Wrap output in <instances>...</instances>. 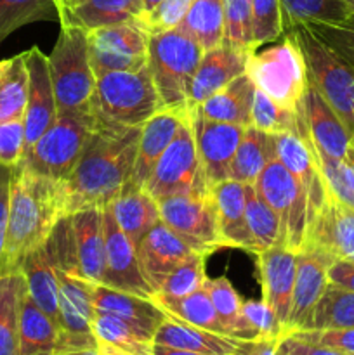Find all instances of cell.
Segmentation results:
<instances>
[{
	"instance_id": "49",
	"label": "cell",
	"mask_w": 354,
	"mask_h": 355,
	"mask_svg": "<svg viewBox=\"0 0 354 355\" xmlns=\"http://www.w3.org/2000/svg\"><path fill=\"white\" fill-rule=\"evenodd\" d=\"M252 33L257 49L285 35L280 0H252Z\"/></svg>"
},
{
	"instance_id": "11",
	"label": "cell",
	"mask_w": 354,
	"mask_h": 355,
	"mask_svg": "<svg viewBox=\"0 0 354 355\" xmlns=\"http://www.w3.org/2000/svg\"><path fill=\"white\" fill-rule=\"evenodd\" d=\"M160 218L194 253L208 257L226 248L219 231L217 210L208 194H177L156 201Z\"/></svg>"
},
{
	"instance_id": "19",
	"label": "cell",
	"mask_w": 354,
	"mask_h": 355,
	"mask_svg": "<svg viewBox=\"0 0 354 355\" xmlns=\"http://www.w3.org/2000/svg\"><path fill=\"white\" fill-rule=\"evenodd\" d=\"M297 253L287 245H274L260 252L257 257L262 300L273 309L276 318L287 335L288 315L294 295L295 269H297Z\"/></svg>"
},
{
	"instance_id": "20",
	"label": "cell",
	"mask_w": 354,
	"mask_h": 355,
	"mask_svg": "<svg viewBox=\"0 0 354 355\" xmlns=\"http://www.w3.org/2000/svg\"><path fill=\"white\" fill-rule=\"evenodd\" d=\"M135 250L141 272L153 293L160 290L163 281L177 266L194 253L162 220L141 239Z\"/></svg>"
},
{
	"instance_id": "60",
	"label": "cell",
	"mask_w": 354,
	"mask_h": 355,
	"mask_svg": "<svg viewBox=\"0 0 354 355\" xmlns=\"http://www.w3.org/2000/svg\"><path fill=\"white\" fill-rule=\"evenodd\" d=\"M97 349H99L101 355H132V354L124 352V350L120 349H115V347L108 345V343H103V342H97Z\"/></svg>"
},
{
	"instance_id": "25",
	"label": "cell",
	"mask_w": 354,
	"mask_h": 355,
	"mask_svg": "<svg viewBox=\"0 0 354 355\" xmlns=\"http://www.w3.org/2000/svg\"><path fill=\"white\" fill-rule=\"evenodd\" d=\"M246 59L248 58L245 54L224 44L203 52L196 73L191 80L187 104L200 106L236 76L243 75L246 69Z\"/></svg>"
},
{
	"instance_id": "32",
	"label": "cell",
	"mask_w": 354,
	"mask_h": 355,
	"mask_svg": "<svg viewBox=\"0 0 354 355\" xmlns=\"http://www.w3.org/2000/svg\"><path fill=\"white\" fill-rule=\"evenodd\" d=\"M56 347L58 326L24 290L19 309V355H56Z\"/></svg>"
},
{
	"instance_id": "17",
	"label": "cell",
	"mask_w": 354,
	"mask_h": 355,
	"mask_svg": "<svg viewBox=\"0 0 354 355\" xmlns=\"http://www.w3.org/2000/svg\"><path fill=\"white\" fill-rule=\"evenodd\" d=\"M28 68V103L24 113V153L42 137L58 116L49 55L37 45L24 51Z\"/></svg>"
},
{
	"instance_id": "31",
	"label": "cell",
	"mask_w": 354,
	"mask_h": 355,
	"mask_svg": "<svg viewBox=\"0 0 354 355\" xmlns=\"http://www.w3.org/2000/svg\"><path fill=\"white\" fill-rule=\"evenodd\" d=\"M253 96H255V85L250 76L243 73L198 107L208 120L250 127Z\"/></svg>"
},
{
	"instance_id": "30",
	"label": "cell",
	"mask_w": 354,
	"mask_h": 355,
	"mask_svg": "<svg viewBox=\"0 0 354 355\" xmlns=\"http://www.w3.org/2000/svg\"><path fill=\"white\" fill-rule=\"evenodd\" d=\"M106 208L134 246L162 220L155 198L132 184H127Z\"/></svg>"
},
{
	"instance_id": "14",
	"label": "cell",
	"mask_w": 354,
	"mask_h": 355,
	"mask_svg": "<svg viewBox=\"0 0 354 355\" xmlns=\"http://www.w3.org/2000/svg\"><path fill=\"white\" fill-rule=\"evenodd\" d=\"M191 107L194 142L208 187L229 179L233 158L246 127L208 120L198 106Z\"/></svg>"
},
{
	"instance_id": "51",
	"label": "cell",
	"mask_w": 354,
	"mask_h": 355,
	"mask_svg": "<svg viewBox=\"0 0 354 355\" xmlns=\"http://www.w3.org/2000/svg\"><path fill=\"white\" fill-rule=\"evenodd\" d=\"M242 312L245 321L248 322L257 333L259 338L280 340L285 336V329L280 319L273 312V309L260 298V300H245L242 305Z\"/></svg>"
},
{
	"instance_id": "63",
	"label": "cell",
	"mask_w": 354,
	"mask_h": 355,
	"mask_svg": "<svg viewBox=\"0 0 354 355\" xmlns=\"http://www.w3.org/2000/svg\"><path fill=\"white\" fill-rule=\"evenodd\" d=\"M346 2H347V6H349L351 14H353V16H354V0H346Z\"/></svg>"
},
{
	"instance_id": "56",
	"label": "cell",
	"mask_w": 354,
	"mask_h": 355,
	"mask_svg": "<svg viewBox=\"0 0 354 355\" xmlns=\"http://www.w3.org/2000/svg\"><path fill=\"white\" fill-rule=\"evenodd\" d=\"M328 279L330 283L354 291V262H351V260L332 262V266L328 267Z\"/></svg>"
},
{
	"instance_id": "13",
	"label": "cell",
	"mask_w": 354,
	"mask_h": 355,
	"mask_svg": "<svg viewBox=\"0 0 354 355\" xmlns=\"http://www.w3.org/2000/svg\"><path fill=\"white\" fill-rule=\"evenodd\" d=\"M274 139V151L278 159L283 163L285 168L297 179L302 189L307 196V222L311 224L312 218L318 215L328 198V187L323 179L321 168L316 159L314 148H312L311 137L305 128L304 118L301 113L298 121V132H287V134H276ZM307 224V227H309Z\"/></svg>"
},
{
	"instance_id": "10",
	"label": "cell",
	"mask_w": 354,
	"mask_h": 355,
	"mask_svg": "<svg viewBox=\"0 0 354 355\" xmlns=\"http://www.w3.org/2000/svg\"><path fill=\"white\" fill-rule=\"evenodd\" d=\"M255 193L278 215L281 225L280 245L301 252L307 234V196L278 156L269 159L253 184Z\"/></svg>"
},
{
	"instance_id": "4",
	"label": "cell",
	"mask_w": 354,
	"mask_h": 355,
	"mask_svg": "<svg viewBox=\"0 0 354 355\" xmlns=\"http://www.w3.org/2000/svg\"><path fill=\"white\" fill-rule=\"evenodd\" d=\"M58 113L90 110L96 92V75L89 52V35L75 24H61L49 55Z\"/></svg>"
},
{
	"instance_id": "6",
	"label": "cell",
	"mask_w": 354,
	"mask_h": 355,
	"mask_svg": "<svg viewBox=\"0 0 354 355\" xmlns=\"http://www.w3.org/2000/svg\"><path fill=\"white\" fill-rule=\"evenodd\" d=\"M97 125L94 107L58 113L54 123L23 155L21 163L56 180H66L78 163Z\"/></svg>"
},
{
	"instance_id": "22",
	"label": "cell",
	"mask_w": 354,
	"mask_h": 355,
	"mask_svg": "<svg viewBox=\"0 0 354 355\" xmlns=\"http://www.w3.org/2000/svg\"><path fill=\"white\" fill-rule=\"evenodd\" d=\"M189 116V106L162 107L142 125L137 146V156H135L134 170H132V177L128 184L142 187L144 180L151 173L153 166L156 165L163 151L169 148L172 139L176 137L177 130L180 128V125Z\"/></svg>"
},
{
	"instance_id": "12",
	"label": "cell",
	"mask_w": 354,
	"mask_h": 355,
	"mask_svg": "<svg viewBox=\"0 0 354 355\" xmlns=\"http://www.w3.org/2000/svg\"><path fill=\"white\" fill-rule=\"evenodd\" d=\"M59 279V318L56 354L73 350L97 349L92 331L94 283L76 274L65 272L58 267Z\"/></svg>"
},
{
	"instance_id": "5",
	"label": "cell",
	"mask_w": 354,
	"mask_h": 355,
	"mask_svg": "<svg viewBox=\"0 0 354 355\" xmlns=\"http://www.w3.org/2000/svg\"><path fill=\"white\" fill-rule=\"evenodd\" d=\"M245 73L255 89L294 111L298 110L309 87L307 64L294 30L285 31V37L274 45L250 54Z\"/></svg>"
},
{
	"instance_id": "33",
	"label": "cell",
	"mask_w": 354,
	"mask_h": 355,
	"mask_svg": "<svg viewBox=\"0 0 354 355\" xmlns=\"http://www.w3.org/2000/svg\"><path fill=\"white\" fill-rule=\"evenodd\" d=\"M151 300L162 311H165L167 314L179 319V321L196 326V328L207 329V331L229 336L228 329L219 319L214 304H212L205 288L191 295H186V297H169V295L163 293H153Z\"/></svg>"
},
{
	"instance_id": "37",
	"label": "cell",
	"mask_w": 354,
	"mask_h": 355,
	"mask_svg": "<svg viewBox=\"0 0 354 355\" xmlns=\"http://www.w3.org/2000/svg\"><path fill=\"white\" fill-rule=\"evenodd\" d=\"M203 288L207 290L215 312H217L219 319L228 329L229 336L236 340L259 338L252 326L243 318V300L239 298L238 291L235 290V286H233L228 277H215V279H208L207 277Z\"/></svg>"
},
{
	"instance_id": "40",
	"label": "cell",
	"mask_w": 354,
	"mask_h": 355,
	"mask_svg": "<svg viewBox=\"0 0 354 355\" xmlns=\"http://www.w3.org/2000/svg\"><path fill=\"white\" fill-rule=\"evenodd\" d=\"M62 0H0V44L37 21H59Z\"/></svg>"
},
{
	"instance_id": "8",
	"label": "cell",
	"mask_w": 354,
	"mask_h": 355,
	"mask_svg": "<svg viewBox=\"0 0 354 355\" xmlns=\"http://www.w3.org/2000/svg\"><path fill=\"white\" fill-rule=\"evenodd\" d=\"M92 107L97 114L125 127H142L162 110L149 68L111 71L96 76Z\"/></svg>"
},
{
	"instance_id": "42",
	"label": "cell",
	"mask_w": 354,
	"mask_h": 355,
	"mask_svg": "<svg viewBox=\"0 0 354 355\" xmlns=\"http://www.w3.org/2000/svg\"><path fill=\"white\" fill-rule=\"evenodd\" d=\"M354 328V291L328 283L312 312L309 329Z\"/></svg>"
},
{
	"instance_id": "50",
	"label": "cell",
	"mask_w": 354,
	"mask_h": 355,
	"mask_svg": "<svg viewBox=\"0 0 354 355\" xmlns=\"http://www.w3.org/2000/svg\"><path fill=\"white\" fill-rule=\"evenodd\" d=\"M307 26L354 68V16L344 23H311Z\"/></svg>"
},
{
	"instance_id": "58",
	"label": "cell",
	"mask_w": 354,
	"mask_h": 355,
	"mask_svg": "<svg viewBox=\"0 0 354 355\" xmlns=\"http://www.w3.org/2000/svg\"><path fill=\"white\" fill-rule=\"evenodd\" d=\"M7 210H9V175H0V259H2L3 245H6Z\"/></svg>"
},
{
	"instance_id": "62",
	"label": "cell",
	"mask_w": 354,
	"mask_h": 355,
	"mask_svg": "<svg viewBox=\"0 0 354 355\" xmlns=\"http://www.w3.org/2000/svg\"><path fill=\"white\" fill-rule=\"evenodd\" d=\"M56 355H101L99 349H85V350H73V352H62Z\"/></svg>"
},
{
	"instance_id": "28",
	"label": "cell",
	"mask_w": 354,
	"mask_h": 355,
	"mask_svg": "<svg viewBox=\"0 0 354 355\" xmlns=\"http://www.w3.org/2000/svg\"><path fill=\"white\" fill-rule=\"evenodd\" d=\"M26 281V290L31 300L56 322L59 318V279L58 262L51 243L33 250L23 259L19 266Z\"/></svg>"
},
{
	"instance_id": "48",
	"label": "cell",
	"mask_w": 354,
	"mask_h": 355,
	"mask_svg": "<svg viewBox=\"0 0 354 355\" xmlns=\"http://www.w3.org/2000/svg\"><path fill=\"white\" fill-rule=\"evenodd\" d=\"M312 142V141H311ZM314 148V144H312ZM316 159L321 168L323 179H325L326 187L330 193L342 201L346 207L353 208L354 210V168L347 162L342 159L330 158V156L323 155L318 149L314 148Z\"/></svg>"
},
{
	"instance_id": "2",
	"label": "cell",
	"mask_w": 354,
	"mask_h": 355,
	"mask_svg": "<svg viewBox=\"0 0 354 355\" xmlns=\"http://www.w3.org/2000/svg\"><path fill=\"white\" fill-rule=\"evenodd\" d=\"M62 217H68L62 180L42 175L21 162L10 168L7 232L0 274L17 272L24 257L49 241Z\"/></svg>"
},
{
	"instance_id": "7",
	"label": "cell",
	"mask_w": 354,
	"mask_h": 355,
	"mask_svg": "<svg viewBox=\"0 0 354 355\" xmlns=\"http://www.w3.org/2000/svg\"><path fill=\"white\" fill-rule=\"evenodd\" d=\"M307 64L309 82L325 97L354 139V68L316 37L307 24L292 28Z\"/></svg>"
},
{
	"instance_id": "53",
	"label": "cell",
	"mask_w": 354,
	"mask_h": 355,
	"mask_svg": "<svg viewBox=\"0 0 354 355\" xmlns=\"http://www.w3.org/2000/svg\"><path fill=\"white\" fill-rule=\"evenodd\" d=\"M24 155V120L0 123V166L14 168Z\"/></svg>"
},
{
	"instance_id": "52",
	"label": "cell",
	"mask_w": 354,
	"mask_h": 355,
	"mask_svg": "<svg viewBox=\"0 0 354 355\" xmlns=\"http://www.w3.org/2000/svg\"><path fill=\"white\" fill-rule=\"evenodd\" d=\"M194 0H163L153 12L144 17V28L153 33H162V31L172 30L180 24L187 10L191 9Z\"/></svg>"
},
{
	"instance_id": "18",
	"label": "cell",
	"mask_w": 354,
	"mask_h": 355,
	"mask_svg": "<svg viewBox=\"0 0 354 355\" xmlns=\"http://www.w3.org/2000/svg\"><path fill=\"white\" fill-rule=\"evenodd\" d=\"M314 248L330 259L354 262V210L328 191L325 205L307 227L302 248ZM301 248V250H302Z\"/></svg>"
},
{
	"instance_id": "57",
	"label": "cell",
	"mask_w": 354,
	"mask_h": 355,
	"mask_svg": "<svg viewBox=\"0 0 354 355\" xmlns=\"http://www.w3.org/2000/svg\"><path fill=\"white\" fill-rule=\"evenodd\" d=\"M278 342L280 340L273 338L242 340V343L233 355H280Z\"/></svg>"
},
{
	"instance_id": "38",
	"label": "cell",
	"mask_w": 354,
	"mask_h": 355,
	"mask_svg": "<svg viewBox=\"0 0 354 355\" xmlns=\"http://www.w3.org/2000/svg\"><path fill=\"white\" fill-rule=\"evenodd\" d=\"M179 28L198 42L203 52L222 45L224 40V6L222 0H194Z\"/></svg>"
},
{
	"instance_id": "46",
	"label": "cell",
	"mask_w": 354,
	"mask_h": 355,
	"mask_svg": "<svg viewBox=\"0 0 354 355\" xmlns=\"http://www.w3.org/2000/svg\"><path fill=\"white\" fill-rule=\"evenodd\" d=\"M224 40L222 44L248 58L257 51L252 33V0H222Z\"/></svg>"
},
{
	"instance_id": "29",
	"label": "cell",
	"mask_w": 354,
	"mask_h": 355,
	"mask_svg": "<svg viewBox=\"0 0 354 355\" xmlns=\"http://www.w3.org/2000/svg\"><path fill=\"white\" fill-rule=\"evenodd\" d=\"M153 343L170 347V349L189 350V352L233 355L242 340L196 328L167 314L165 321L156 329Z\"/></svg>"
},
{
	"instance_id": "47",
	"label": "cell",
	"mask_w": 354,
	"mask_h": 355,
	"mask_svg": "<svg viewBox=\"0 0 354 355\" xmlns=\"http://www.w3.org/2000/svg\"><path fill=\"white\" fill-rule=\"evenodd\" d=\"M205 259L207 257L200 253H193L187 257L180 266H177L172 272L167 276L160 290L156 293L169 295V297H186L201 290L207 279L205 274Z\"/></svg>"
},
{
	"instance_id": "9",
	"label": "cell",
	"mask_w": 354,
	"mask_h": 355,
	"mask_svg": "<svg viewBox=\"0 0 354 355\" xmlns=\"http://www.w3.org/2000/svg\"><path fill=\"white\" fill-rule=\"evenodd\" d=\"M142 189L156 201L177 194L210 193L196 151L191 116L180 125L176 137L142 184Z\"/></svg>"
},
{
	"instance_id": "39",
	"label": "cell",
	"mask_w": 354,
	"mask_h": 355,
	"mask_svg": "<svg viewBox=\"0 0 354 355\" xmlns=\"http://www.w3.org/2000/svg\"><path fill=\"white\" fill-rule=\"evenodd\" d=\"M285 31L311 23H344L349 19L346 0H280Z\"/></svg>"
},
{
	"instance_id": "26",
	"label": "cell",
	"mask_w": 354,
	"mask_h": 355,
	"mask_svg": "<svg viewBox=\"0 0 354 355\" xmlns=\"http://www.w3.org/2000/svg\"><path fill=\"white\" fill-rule=\"evenodd\" d=\"M144 21L142 0H62L59 23L89 31L110 24Z\"/></svg>"
},
{
	"instance_id": "64",
	"label": "cell",
	"mask_w": 354,
	"mask_h": 355,
	"mask_svg": "<svg viewBox=\"0 0 354 355\" xmlns=\"http://www.w3.org/2000/svg\"><path fill=\"white\" fill-rule=\"evenodd\" d=\"M351 144H353V146H354V139H353V141H351Z\"/></svg>"
},
{
	"instance_id": "55",
	"label": "cell",
	"mask_w": 354,
	"mask_h": 355,
	"mask_svg": "<svg viewBox=\"0 0 354 355\" xmlns=\"http://www.w3.org/2000/svg\"><path fill=\"white\" fill-rule=\"evenodd\" d=\"M278 350H280V355H346L339 350L328 349V347L305 342L294 335L281 336L278 342Z\"/></svg>"
},
{
	"instance_id": "36",
	"label": "cell",
	"mask_w": 354,
	"mask_h": 355,
	"mask_svg": "<svg viewBox=\"0 0 354 355\" xmlns=\"http://www.w3.org/2000/svg\"><path fill=\"white\" fill-rule=\"evenodd\" d=\"M26 281L21 270L0 274V355H19V309Z\"/></svg>"
},
{
	"instance_id": "15",
	"label": "cell",
	"mask_w": 354,
	"mask_h": 355,
	"mask_svg": "<svg viewBox=\"0 0 354 355\" xmlns=\"http://www.w3.org/2000/svg\"><path fill=\"white\" fill-rule=\"evenodd\" d=\"M333 260L326 253L314 248H302L297 253L294 295H292L290 315L287 335L311 328L312 312L328 286V267Z\"/></svg>"
},
{
	"instance_id": "24",
	"label": "cell",
	"mask_w": 354,
	"mask_h": 355,
	"mask_svg": "<svg viewBox=\"0 0 354 355\" xmlns=\"http://www.w3.org/2000/svg\"><path fill=\"white\" fill-rule=\"evenodd\" d=\"M94 311L128 322L151 340L155 338L158 326L167 319V312L151 298L113 290L104 284H94Z\"/></svg>"
},
{
	"instance_id": "34",
	"label": "cell",
	"mask_w": 354,
	"mask_h": 355,
	"mask_svg": "<svg viewBox=\"0 0 354 355\" xmlns=\"http://www.w3.org/2000/svg\"><path fill=\"white\" fill-rule=\"evenodd\" d=\"M274 156H276V151H274L273 135L250 125L243 132L242 141L236 149L231 170H229V179L253 186L257 177Z\"/></svg>"
},
{
	"instance_id": "21",
	"label": "cell",
	"mask_w": 354,
	"mask_h": 355,
	"mask_svg": "<svg viewBox=\"0 0 354 355\" xmlns=\"http://www.w3.org/2000/svg\"><path fill=\"white\" fill-rule=\"evenodd\" d=\"M301 113L314 148L330 158L346 162L351 148L349 134L339 114L311 82L302 97Z\"/></svg>"
},
{
	"instance_id": "61",
	"label": "cell",
	"mask_w": 354,
	"mask_h": 355,
	"mask_svg": "<svg viewBox=\"0 0 354 355\" xmlns=\"http://www.w3.org/2000/svg\"><path fill=\"white\" fill-rule=\"evenodd\" d=\"M162 2L163 0H142V6H144V17L148 16L149 12H153ZM142 23H144V21H142Z\"/></svg>"
},
{
	"instance_id": "44",
	"label": "cell",
	"mask_w": 354,
	"mask_h": 355,
	"mask_svg": "<svg viewBox=\"0 0 354 355\" xmlns=\"http://www.w3.org/2000/svg\"><path fill=\"white\" fill-rule=\"evenodd\" d=\"M245 217L257 255L264 250L271 248V246L280 245V218L264 203L262 198L255 193L253 186H246L245 189Z\"/></svg>"
},
{
	"instance_id": "45",
	"label": "cell",
	"mask_w": 354,
	"mask_h": 355,
	"mask_svg": "<svg viewBox=\"0 0 354 355\" xmlns=\"http://www.w3.org/2000/svg\"><path fill=\"white\" fill-rule=\"evenodd\" d=\"M301 121V106L297 111L283 106L271 99L262 90L255 89L252 106V127L266 132V134H287V132H298Z\"/></svg>"
},
{
	"instance_id": "35",
	"label": "cell",
	"mask_w": 354,
	"mask_h": 355,
	"mask_svg": "<svg viewBox=\"0 0 354 355\" xmlns=\"http://www.w3.org/2000/svg\"><path fill=\"white\" fill-rule=\"evenodd\" d=\"M28 103V68L24 52L0 61V123L24 120Z\"/></svg>"
},
{
	"instance_id": "27",
	"label": "cell",
	"mask_w": 354,
	"mask_h": 355,
	"mask_svg": "<svg viewBox=\"0 0 354 355\" xmlns=\"http://www.w3.org/2000/svg\"><path fill=\"white\" fill-rule=\"evenodd\" d=\"M245 189L246 184L226 179L210 187L219 218V231L226 243V248H239L257 255L245 217Z\"/></svg>"
},
{
	"instance_id": "1",
	"label": "cell",
	"mask_w": 354,
	"mask_h": 355,
	"mask_svg": "<svg viewBox=\"0 0 354 355\" xmlns=\"http://www.w3.org/2000/svg\"><path fill=\"white\" fill-rule=\"evenodd\" d=\"M96 111V110H94ZM141 127H125L97 114V125L65 182L66 214L106 208L130 182Z\"/></svg>"
},
{
	"instance_id": "41",
	"label": "cell",
	"mask_w": 354,
	"mask_h": 355,
	"mask_svg": "<svg viewBox=\"0 0 354 355\" xmlns=\"http://www.w3.org/2000/svg\"><path fill=\"white\" fill-rule=\"evenodd\" d=\"M89 44L106 51L130 55H148L149 31L141 21L110 24L89 31Z\"/></svg>"
},
{
	"instance_id": "3",
	"label": "cell",
	"mask_w": 354,
	"mask_h": 355,
	"mask_svg": "<svg viewBox=\"0 0 354 355\" xmlns=\"http://www.w3.org/2000/svg\"><path fill=\"white\" fill-rule=\"evenodd\" d=\"M203 49L183 28L149 35L148 68L162 107L189 106V87Z\"/></svg>"
},
{
	"instance_id": "16",
	"label": "cell",
	"mask_w": 354,
	"mask_h": 355,
	"mask_svg": "<svg viewBox=\"0 0 354 355\" xmlns=\"http://www.w3.org/2000/svg\"><path fill=\"white\" fill-rule=\"evenodd\" d=\"M103 229L104 245H106L104 286L151 298L153 291L141 272L137 250L134 243L127 238V234L121 231L108 208H103Z\"/></svg>"
},
{
	"instance_id": "59",
	"label": "cell",
	"mask_w": 354,
	"mask_h": 355,
	"mask_svg": "<svg viewBox=\"0 0 354 355\" xmlns=\"http://www.w3.org/2000/svg\"><path fill=\"white\" fill-rule=\"evenodd\" d=\"M153 355H215V354H200V352H189V350H179L170 349V347L163 345H153Z\"/></svg>"
},
{
	"instance_id": "54",
	"label": "cell",
	"mask_w": 354,
	"mask_h": 355,
	"mask_svg": "<svg viewBox=\"0 0 354 355\" xmlns=\"http://www.w3.org/2000/svg\"><path fill=\"white\" fill-rule=\"evenodd\" d=\"M290 335L305 340V342L316 343V345L339 350L346 355H354V328L304 329V331H294Z\"/></svg>"
},
{
	"instance_id": "23",
	"label": "cell",
	"mask_w": 354,
	"mask_h": 355,
	"mask_svg": "<svg viewBox=\"0 0 354 355\" xmlns=\"http://www.w3.org/2000/svg\"><path fill=\"white\" fill-rule=\"evenodd\" d=\"M80 276L94 284H103L106 270L103 208H82L69 215Z\"/></svg>"
},
{
	"instance_id": "43",
	"label": "cell",
	"mask_w": 354,
	"mask_h": 355,
	"mask_svg": "<svg viewBox=\"0 0 354 355\" xmlns=\"http://www.w3.org/2000/svg\"><path fill=\"white\" fill-rule=\"evenodd\" d=\"M92 331L97 342L120 349L132 355H153V340L135 329L128 322L108 314L96 312L92 321Z\"/></svg>"
}]
</instances>
